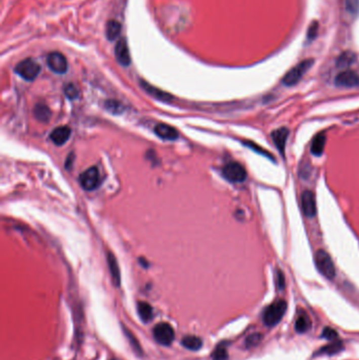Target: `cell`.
<instances>
[{
  "instance_id": "e0dca14e",
  "label": "cell",
  "mask_w": 359,
  "mask_h": 360,
  "mask_svg": "<svg viewBox=\"0 0 359 360\" xmlns=\"http://www.w3.org/2000/svg\"><path fill=\"white\" fill-rule=\"evenodd\" d=\"M326 134L324 132L318 133V134L314 137L312 144H311V152L315 156H321L324 153L325 145H326Z\"/></svg>"
},
{
  "instance_id": "603a6c76",
  "label": "cell",
  "mask_w": 359,
  "mask_h": 360,
  "mask_svg": "<svg viewBox=\"0 0 359 360\" xmlns=\"http://www.w3.org/2000/svg\"><path fill=\"white\" fill-rule=\"evenodd\" d=\"M34 114L38 120H41V122H45V123L48 122L50 116H51V112H50L49 108L47 105H44V104H37L36 108H35V111H34Z\"/></svg>"
},
{
  "instance_id": "f546056e",
  "label": "cell",
  "mask_w": 359,
  "mask_h": 360,
  "mask_svg": "<svg viewBox=\"0 0 359 360\" xmlns=\"http://www.w3.org/2000/svg\"><path fill=\"white\" fill-rule=\"evenodd\" d=\"M126 334H127V336H128V338H129V340H130V343H131V345H132V348L134 349L135 353L140 354V353H141V348H140V345H139L138 341L136 340V338H135L134 336H133L128 330L126 331Z\"/></svg>"
},
{
  "instance_id": "5bb4252c",
  "label": "cell",
  "mask_w": 359,
  "mask_h": 360,
  "mask_svg": "<svg viewBox=\"0 0 359 360\" xmlns=\"http://www.w3.org/2000/svg\"><path fill=\"white\" fill-rule=\"evenodd\" d=\"M72 134V131L69 127H59L56 128L54 131L51 133L50 138L51 140L54 142L56 145H62L64 144L66 141L69 140L70 136Z\"/></svg>"
},
{
  "instance_id": "83f0119b",
  "label": "cell",
  "mask_w": 359,
  "mask_h": 360,
  "mask_svg": "<svg viewBox=\"0 0 359 360\" xmlns=\"http://www.w3.org/2000/svg\"><path fill=\"white\" fill-rule=\"evenodd\" d=\"M105 108L108 109L110 112L114 113V114H119L122 112V109H123V105L117 102V101H113V100H110V101H106L105 103Z\"/></svg>"
},
{
  "instance_id": "52a82bcc",
  "label": "cell",
  "mask_w": 359,
  "mask_h": 360,
  "mask_svg": "<svg viewBox=\"0 0 359 360\" xmlns=\"http://www.w3.org/2000/svg\"><path fill=\"white\" fill-rule=\"evenodd\" d=\"M79 182H81V185L87 191L95 190L100 183L98 169L96 167H92L86 170L83 174L79 176Z\"/></svg>"
},
{
  "instance_id": "5b68a950",
  "label": "cell",
  "mask_w": 359,
  "mask_h": 360,
  "mask_svg": "<svg viewBox=\"0 0 359 360\" xmlns=\"http://www.w3.org/2000/svg\"><path fill=\"white\" fill-rule=\"evenodd\" d=\"M15 72L21 78L32 82L39 73H41V65H39L35 60L28 58L20 61L15 68Z\"/></svg>"
},
{
  "instance_id": "d6986e66",
  "label": "cell",
  "mask_w": 359,
  "mask_h": 360,
  "mask_svg": "<svg viewBox=\"0 0 359 360\" xmlns=\"http://www.w3.org/2000/svg\"><path fill=\"white\" fill-rule=\"evenodd\" d=\"M121 32H122V24L117 20L112 19L106 22L105 35L110 42H114V40H116L119 37V35H121Z\"/></svg>"
},
{
  "instance_id": "1f68e13d",
  "label": "cell",
  "mask_w": 359,
  "mask_h": 360,
  "mask_svg": "<svg viewBox=\"0 0 359 360\" xmlns=\"http://www.w3.org/2000/svg\"><path fill=\"white\" fill-rule=\"evenodd\" d=\"M345 7L351 13H357L359 11V0H345Z\"/></svg>"
},
{
  "instance_id": "9a60e30c",
  "label": "cell",
  "mask_w": 359,
  "mask_h": 360,
  "mask_svg": "<svg viewBox=\"0 0 359 360\" xmlns=\"http://www.w3.org/2000/svg\"><path fill=\"white\" fill-rule=\"evenodd\" d=\"M137 313L141 319V322L144 324L150 323L154 316L153 308L148 302L144 301H140L137 303Z\"/></svg>"
},
{
  "instance_id": "f1b7e54d",
  "label": "cell",
  "mask_w": 359,
  "mask_h": 360,
  "mask_svg": "<svg viewBox=\"0 0 359 360\" xmlns=\"http://www.w3.org/2000/svg\"><path fill=\"white\" fill-rule=\"evenodd\" d=\"M244 143L248 146V148H250V149H252V150H254L255 152H258L259 154H262L263 156H267V157L273 159L272 155H271L269 152L262 150L259 145H257V144H255V143H253V142H251V141H244Z\"/></svg>"
},
{
  "instance_id": "4316f807",
  "label": "cell",
  "mask_w": 359,
  "mask_h": 360,
  "mask_svg": "<svg viewBox=\"0 0 359 360\" xmlns=\"http://www.w3.org/2000/svg\"><path fill=\"white\" fill-rule=\"evenodd\" d=\"M262 336L261 334H258V333H255V334L250 335L247 339H246V345L247 348H252V346H256L258 345V343L261 341Z\"/></svg>"
},
{
  "instance_id": "8fae6325",
  "label": "cell",
  "mask_w": 359,
  "mask_h": 360,
  "mask_svg": "<svg viewBox=\"0 0 359 360\" xmlns=\"http://www.w3.org/2000/svg\"><path fill=\"white\" fill-rule=\"evenodd\" d=\"M115 56L117 61L124 66H128L131 63V55L129 47L124 38L119 39L115 47Z\"/></svg>"
},
{
  "instance_id": "cb8c5ba5",
  "label": "cell",
  "mask_w": 359,
  "mask_h": 360,
  "mask_svg": "<svg viewBox=\"0 0 359 360\" xmlns=\"http://www.w3.org/2000/svg\"><path fill=\"white\" fill-rule=\"evenodd\" d=\"M343 349L342 342L340 341H335L333 343H331L325 348H323L321 351L318 352V354H326V355H333V354H337L338 352H340Z\"/></svg>"
},
{
  "instance_id": "4dcf8cb0",
  "label": "cell",
  "mask_w": 359,
  "mask_h": 360,
  "mask_svg": "<svg viewBox=\"0 0 359 360\" xmlns=\"http://www.w3.org/2000/svg\"><path fill=\"white\" fill-rule=\"evenodd\" d=\"M322 336L328 340H335L338 336L337 334V332L334 331L333 329H331V328H326L324 331H323V334Z\"/></svg>"
},
{
  "instance_id": "484cf974",
  "label": "cell",
  "mask_w": 359,
  "mask_h": 360,
  "mask_svg": "<svg viewBox=\"0 0 359 360\" xmlns=\"http://www.w3.org/2000/svg\"><path fill=\"white\" fill-rule=\"evenodd\" d=\"M64 93H65L66 97H68L69 99H72V100L78 98V96H79V90L73 84H69L68 86H65Z\"/></svg>"
},
{
  "instance_id": "ba28073f",
  "label": "cell",
  "mask_w": 359,
  "mask_h": 360,
  "mask_svg": "<svg viewBox=\"0 0 359 360\" xmlns=\"http://www.w3.org/2000/svg\"><path fill=\"white\" fill-rule=\"evenodd\" d=\"M47 63L49 68L56 74H64L68 71V61L59 52H52L48 55Z\"/></svg>"
},
{
  "instance_id": "9c48e42d",
  "label": "cell",
  "mask_w": 359,
  "mask_h": 360,
  "mask_svg": "<svg viewBox=\"0 0 359 360\" xmlns=\"http://www.w3.org/2000/svg\"><path fill=\"white\" fill-rule=\"evenodd\" d=\"M301 209L303 214L307 217H314L316 215L317 208H316V200L315 195L312 191L307 190L301 195Z\"/></svg>"
},
{
  "instance_id": "2e32d148",
  "label": "cell",
  "mask_w": 359,
  "mask_h": 360,
  "mask_svg": "<svg viewBox=\"0 0 359 360\" xmlns=\"http://www.w3.org/2000/svg\"><path fill=\"white\" fill-rule=\"evenodd\" d=\"M140 85H141V87H142L145 91H147V92L149 93L150 95H152L153 97H155V98H157V99H159V100L168 102V101H171V100L173 99L172 95L168 94V93H166V92H164V91H162V90H159V89H157V88H155V87H152L151 85H149V84H147V83L141 82Z\"/></svg>"
},
{
  "instance_id": "44dd1931",
  "label": "cell",
  "mask_w": 359,
  "mask_h": 360,
  "mask_svg": "<svg viewBox=\"0 0 359 360\" xmlns=\"http://www.w3.org/2000/svg\"><path fill=\"white\" fill-rule=\"evenodd\" d=\"M310 328H311V320L309 316L305 313L301 312L296 319V324H295L296 331L302 334V333H305Z\"/></svg>"
},
{
  "instance_id": "7a4b0ae2",
  "label": "cell",
  "mask_w": 359,
  "mask_h": 360,
  "mask_svg": "<svg viewBox=\"0 0 359 360\" xmlns=\"http://www.w3.org/2000/svg\"><path fill=\"white\" fill-rule=\"evenodd\" d=\"M316 268L322 275L328 279H333L336 275L335 266L331 256L325 250H318L315 254Z\"/></svg>"
},
{
  "instance_id": "30bf717a",
  "label": "cell",
  "mask_w": 359,
  "mask_h": 360,
  "mask_svg": "<svg viewBox=\"0 0 359 360\" xmlns=\"http://www.w3.org/2000/svg\"><path fill=\"white\" fill-rule=\"evenodd\" d=\"M337 87L352 88L359 86V75L353 71H344L337 75L335 79Z\"/></svg>"
},
{
  "instance_id": "836d02e7",
  "label": "cell",
  "mask_w": 359,
  "mask_h": 360,
  "mask_svg": "<svg viewBox=\"0 0 359 360\" xmlns=\"http://www.w3.org/2000/svg\"><path fill=\"white\" fill-rule=\"evenodd\" d=\"M317 30H318V22H313L308 31V38L310 40H313L317 36Z\"/></svg>"
},
{
  "instance_id": "3957f363",
  "label": "cell",
  "mask_w": 359,
  "mask_h": 360,
  "mask_svg": "<svg viewBox=\"0 0 359 360\" xmlns=\"http://www.w3.org/2000/svg\"><path fill=\"white\" fill-rule=\"evenodd\" d=\"M314 64V59H305L295 65L293 69L290 70L283 79V83L287 87L295 86L299 80L303 77V75L310 70L311 66Z\"/></svg>"
},
{
  "instance_id": "8992f818",
  "label": "cell",
  "mask_w": 359,
  "mask_h": 360,
  "mask_svg": "<svg viewBox=\"0 0 359 360\" xmlns=\"http://www.w3.org/2000/svg\"><path fill=\"white\" fill-rule=\"evenodd\" d=\"M222 176L230 182H244L247 179V171L238 163H230L222 169Z\"/></svg>"
},
{
  "instance_id": "ac0fdd59",
  "label": "cell",
  "mask_w": 359,
  "mask_h": 360,
  "mask_svg": "<svg viewBox=\"0 0 359 360\" xmlns=\"http://www.w3.org/2000/svg\"><path fill=\"white\" fill-rule=\"evenodd\" d=\"M108 263H109L113 284L116 287H119L121 286V270H119L117 260L112 253H108Z\"/></svg>"
},
{
  "instance_id": "277c9868",
  "label": "cell",
  "mask_w": 359,
  "mask_h": 360,
  "mask_svg": "<svg viewBox=\"0 0 359 360\" xmlns=\"http://www.w3.org/2000/svg\"><path fill=\"white\" fill-rule=\"evenodd\" d=\"M153 336L157 343L161 345L169 346L174 341L175 332L171 325L167 323L157 324L153 329Z\"/></svg>"
},
{
  "instance_id": "6da1fadb",
  "label": "cell",
  "mask_w": 359,
  "mask_h": 360,
  "mask_svg": "<svg viewBox=\"0 0 359 360\" xmlns=\"http://www.w3.org/2000/svg\"><path fill=\"white\" fill-rule=\"evenodd\" d=\"M287 302L285 300H276L265 308L263 312V323L268 327H275L282 322L287 311Z\"/></svg>"
},
{
  "instance_id": "ffe728a7",
  "label": "cell",
  "mask_w": 359,
  "mask_h": 360,
  "mask_svg": "<svg viewBox=\"0 0 359 360\" xmlns=\"http://www.w3.org/2000/svg\"><path fill=\"white\" fill-rule=\"evenodd\" d=\"M181 345L183 346V348L188 349L190 351H198V350L202 349L203 340L198 336L188 335V336H184L181 339Z\"/></svg>"
},
{
  "instance_id": "7402d4cb",
  "label": "cell",
  "mask_w": 359,
  "mask_h": 360,
  "mask_svg": "<svg viewBox=\"0 0 359 360\" xmlns=\"http://www.w3.org/2000/svg\"><path fill=\"white\" fill-rule=\"evenodd\" d=\"M356 60V55L352 52H344L337 59V66L338 68H348L351 64H353Z\"/></svg>"
},
{
  "instance_id": "7c38bea8",
  "label": "cell",
  "mask_w": 359,
  "mask_h": 360,
  "mask_svg": "<svg viewBox=\"0 0 359 360\" xmlns=\"http://www.w3.org/2000/svg\"><path fill=\"white\" fill-rule=\"evenodd\" d=\"M290 132L287 128H279L277 130H275L274 132H272V139L273 142L275 143L277 150L281 152L283 155H285V151H286V143L288 140Z\"/></svg>"
},
{
  "instance_id": "d4e9b609",
  "label": "cell",
  "mask_w": 359,
  "mask_h": 360,
  "mask_svg": "<svg viewBox=\"0 0 359 360\" xmlns=\"http://www.w3.org/2000/svg\"><path fill=\"white\" fill-rule=\"evenodd\" d=\"M229 358V354H228V350L227 346L224 344L220 343L216 346V349L214 350L212 354V359L213 360H228Z\"/></svg>"
},
{
  "instance_id": "d6a6232c",
  "label": "cell",
  "mask_w": 359,
  "mask_h": 360,
  "mask_svg": "<svg viewBox=\"0 0 359 360\" xmlns=\"http://www.w3.org/2000/svg\"><path fill=\"white\" fill-rule=\"evenodd\" d=\"M276 285L279 290L285 289V275L282 271H277L276 274Z\"/></svg>"
},
{
  "instance_id": "4fadbf2b",
  "label": "cell",
  "mask_w": 359,
  "mask_h": 360,
  "mask_svg": "<svg viewBox=\"0 0 359 360\" xmlns=\"http://www.w3.org/2000/svg\"><path fill=\"white\" fill-rule=\"evenodd\" d=\"M155 134L165 140H175L178 138V132L175 128H173L166 124H158L154 128Z\"/></svg>"
}]
</instances>
